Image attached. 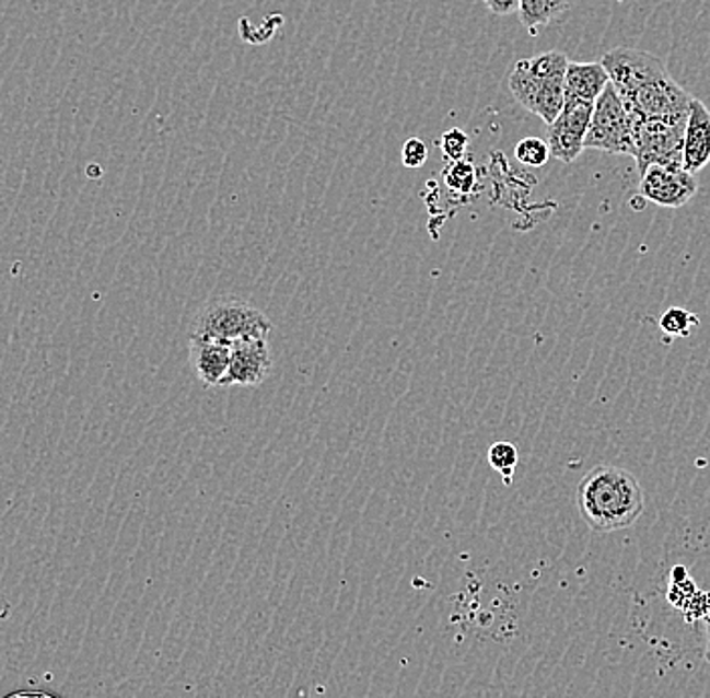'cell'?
<instances>
[{
	"label": "cell",
	"instance_id": "cell-12",
	"mask_svg": "<svg viewBox=\"0 0 710 698\" xmlns=\"http://www.w3.org/2000/svg\"><path fill=\"white\" fill-rule=\"evenodd\" d=\"M569 9V0H519L521 25L535 33L539 26L551 25Z\"/></svg>",
	"mask_w": 710,
	"mask_h": 698
},
{
	"label": "cell",
	"instance_id": "cell-7",
	"mask_svg": "<svg viewBox=\"0 0 710 698\" xmlns=\"http://www.w3.org/2000/svg\"><path fill=\"white\" fill-rule=\"evenodd\" d=\"M698 193L697 174L685 168L650 166L640 176V195L662 208L685 207Z\"/></svg>",
	"mask_w": 710,
	"mask_h": 698
},
{
	"label": "cell",
	"instance_id": "cell-13",
	"mask_svg": "<svg viewBox=\"0 0 710 698\" xmlns=\"http://www.w3.org/2000/svg\"><path fill=\"white\" fill-rule=\"evenodd\" d=\"M516 463H519V451H516L515 444L494 442L489 449V465L503 477L507 487L513 482Z\"/></svg>",
	"mask_w": 710,
	"mask_h": 698
},
{
	"label": "cell",
	"instance_id": "cell-19",
	"mask_svg": "<svg viewBox=\"0 0 710 698\" xmlns=\"http://www.w3.org/2000/svg\"><path fill=\"white\" fill-rule=\"evenodd\" d=\"M487 9L497 16H509L519 13V0H482Z\"/></svg>",
	"mask_w": 710,
	"mask_h": 698
},
{
	"label": "cell",
	"instance_id": "cell-11",
	"mask_svg": "<svg viewBox=\"0 0 710 698\" xmlns=\"http://www.w3.org/2000/svg\"><path fill=\"white\" fill-rule=\"evenodd\" d=\"M609 83V75L602 61L594 63H578L569 61L566 71V97H578L585 102H594L602 95Z\"/></svg>",
	"mask_w": 710,
	"mask_h": 698
},
{
	"label": "cell",
	"instance_id": "cell-20",
	"mask_svg": "<svg viewBox=\"0 0 710 698\" xmlns=\"http://www.w3.org/2000/svg\"><path fill=\"white\" fill-rule=\"evenodd\" d=\"M705 654H707V660L710 662V633H707V652Z\"/></svg>",
	"mask_w": 710,
	"mask_h": 698
},
{
	"label": "cell",
	"instance_id": "cell-8",
	"mask_svg": "<svg viewBox=\"0 0 710 698\" xmlns=\"http://www.w3.org/2000/svg\"><path fill=\"white\" fill-rule=\"evenodd\" d=\"M272 370L269 337H251L231 346V365L222 386L255 388L260 386Z\"/></svg>",
	"mask_w": 710,
	"mask_h": 698
},
{
	"label": "cell",
	"instance_id": "cell-4",
	"mask_svg": "<svg viewBox=\"0 0 710 698\" xmlns=\"http://www.w3.org/2000/svg\"><path fill=\"white\" fill-rule=\"evenodd\" d=\"M633 160L640 176L650 166L683 168L685 158L686 121H664V119H636L632 121Z\"/></svg>",
	"mask_w": 710,
	"mask_h": 698
},
{
	"label": "cell",
	"instance_id": "cell-22",
	"mask_svg": "<svg viewBox=\"0 0 710 698\" xmlns=\"http://www.w3.org/2000/svg\"><path fill=\"white\" fill-rule=\"evenodd\" d=\"M707 633H710V621H709V626H707Z\"/></svg>",
	"mask_w": 710,
	"mask_h": 698
},
{
	"label": "cell",
	"instance_id": "cell-17",
	"mask_svg": "<svg viewBox=\"0 0 710 698\" xmlns=\"http://www.w3.org/2000/svg\"><path fill=\"white\" fill-rule=\"evenodd\" d=\"M468 146H470V138L466 131L461 130V128H452V130L444 131L442 138H440V150H442V155L444 160L449 162H461L465 160L466 154H468Z\"/></svg>",
	"mask_w": 710,
	"mask_h": 698
},
{
	"label": "cell",
	"instance_id": "cell-10",
	"mask_svg": "<svg viewBox=\"0 0 710 698\" xmlns=\"http://www.w3.org/2000/svg\"><path fill=\"white\" fill-rule=\"evenodd\" d=\"M190 363L205 386H222L231 365V346L190 337Z\"/></svg>",
	"mask_w": 710,
	"mask_h": 698
},
{
	"label": "cell",
	"instance_id": "cell-16",
	"mask_svg": "<svg viewBox=\"0 0 710 698\" xmlns=\"http://www.w3.org/2000/svg\"><path fill=\"white\" fill-rule=\"evenodd\" d=\"M697 315H692L690 311L680 310V307H671L664 311L660 317V329L664 334L674 337H688L692 327H697Z\"/></svg>",
	"mask_w": 710,
	"mask_h": 698
},
{
	"label": "cell",
	"instance_id": "cell-18",
	"mask_svg": "<svg viewBox=\"0 0 710 698\" xmlns=\"http://www.w3.org/2000/svg\"><path fill=\"white\" fill-rule=\"evenodd\" d=\"M428 146L420 138H410L401 148V164L406 168L418 170L427 164Z\"/></svg>",
	"mask_w": 710,
	"mask_h": 698
},
{
	"label": "cell",
	"instance_id": "cell-14",
	"mask_svg": "<svg viewBox=\"0 0 710 698\" xmlns=\"http://www.w3.org/2000/svg\"><path fill=\"white\" fill-rule=\"evenodd\" d=\"M444 182H446V186L451 188L452 193L468 195V193L475 190L477 170L468 160L452 162L451 166L444 170Z\"/></svg>",
	"mask_w": 710,
	"mask_h": 698
},
{
	"label": "cell",
	"instance_id": "cell-6",
	"mask_svg": "<svg viewBox=\"0 0 710 698\" xmlns=\"http://www.w3.org/2000/svg\"><path fill=\"white\" fill-rule=\"evenodd\" d=\"M594 105V102L566 97L561 114L551 126H547L545 142L549 143V152L559 162L571 164L585 150L583 142L592 121Z\"/></svg>",
	"mask_w": 710,
	"mask_h": 698
},
{
	"label": "cell",
	"instance_id": "cell-1",
	"mask_svg": "<svg viewBox=\"0 0 710 698\" xmlns=\"http://www.w3.org/2000/svg\"><path fill=\"white\" fill-rule=\"evenodd\" d=\"M581 519L597 533L632 527L644 513L645 497L636 475L614 465H597L575 491Z\"/></svg>",
	"mask_w": 710,
	"mask_h": 698
},
{
	"label": "cell",
	"instance_id": "cell-3",
	"mask_svg": "<svg viewBox=\"0 0 710 698\" xmlns=\"http://www.w3.org/2000/svg\"><path fill=\"white\" fill-rule=\"evenodd\" d=\"M585 150H600L612 155L636 154L632 119L612 83L595 100L594 114L585 133Z\"/></svg>",
	"mask_w": 710,
	"mask_h": 698
},
{
	"label": "cell",
	"instance_id": "cell-9",
	"mask_svg": "<svg viewBox=\"0 0 710 698\" xmlns=\"http://www.w3.org/2000/svg\"><path fill=\"white\" fill-rule=\"evenodd\" d=\"M710 162V109L705 102L692 97L690 116L686 121L685 158L683 168L697 174Z\"/></svg>",
	"mask_w": 710,
	"mask_h": 698
},
{
	"label": "cell",
	"instance_id": "cell-2",
	"mask_svg": "<svg viewBox=\"0 0 710 698\" xmlns=\"http://www.w3.org/2000/svg\"><path fill=\"white\" fill-rule=\"evenodd\" d=\"M271 329L269 317L251 303L238 298H220L198 313L190 337L234 346L251 337H269Z\"/></svg>",
	"mask_w": 710,
	"mask_h": 698
},
{
	"label": "cell",
	"instance_id": "cell-5",
	"mask_svg": "<svg viewBox=\"0 0 710 698\" xmlns=\"http://www.w3.org/2000/svg\"><path fill=\"white\" fill-rule=\"evenodd\" d=\"M509 90L516 104L542 117L547 126L556 121L566 105V78H535L527 59L516 61L509 73Z\"/></svg>",
	"mask_w": 710,
	"mask_h": 698
},
{
	"label": "cell",
	"instance_id": "cell-21",
	"mask_svg": "<svg viewBox=\"0 0 710 698\" xmlns=\"http://www.w3.org/2000/svg\"><path fill=\"white\" fill-rule=\"evenodd\" d=\"M13 698H47V697H40V695H19V697H13Z\"/></svg>",
	"mask_w": 710,
	"mask_h": 698
},
{
	"label": "cell",
	"instance_id": "cell-15",
	"mask_svg": "<svg viewBox=\"0 0 710 698\" xmlns=\"http://www.w3.org/2000/svg\"><path fill=\"white\" fill-rule=\"evenodd\" d=\"M515 155L521 164L531 166V168H542L549 162L551 152H549V143L533 136V138H523L521 142L516 143Z\"/></svg>",
	"mask_w": 710,
	"mask_h": 698
}]
</instances>
